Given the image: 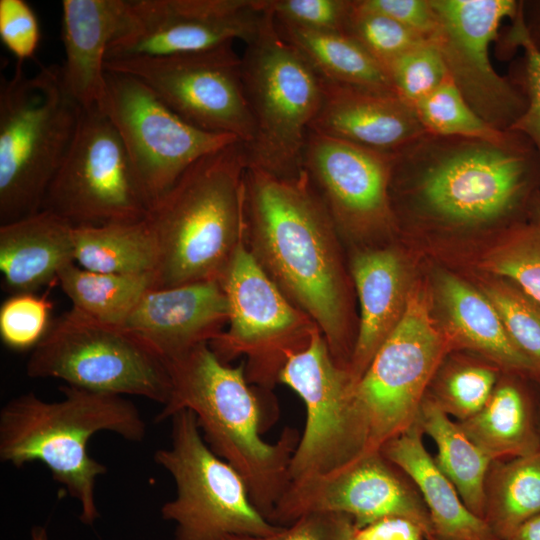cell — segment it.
I'll list each match as a JSON object with an SVG mask.
<instances>
[{
  "instance_id": "cell-3",
  "label": "cell",
  "mask_w": 540,
  "mask_h": 540,
  "mask_svg": "<svg viewBox=\"0 0 540 540\" xmlns=\"http://www.w3.org/2000/svg\"><path fill=\"white\" fill-rule=\"evenodd\" d=\"M539 157L523 135L500 142L425 133L392 153L390 190L452 226L496 223L521 202Z\"/></svg>"
},
{
  "instance_id": "cell-24",
  "label": "cell",
  "mask_w": 540,
  "mask_h": 540,
  "mask_svg": "<svg viewBox=\"0 0 540 540\" xmlns=\"http://www.w3.org/2000/svg\"><path fill=\"white\" fill-rule=\"evenodd\" d=\"M73 227L48 211L0 225V271L3 288L33 293L75 263Z\"/></svg>"
},
{
  "instance_id": "cell-9",
  "label": "cell",
  "mask_w": 540,
  "mask_h": 540,
  "mask_svg": "<svg viewBox=\"0 0 540 540\" xmlns=\"http://www.w3.org/2000/svg\"><path fill=\"white\" fill-rule=\"evenodd\" d=\"M448 341L431 318L425 293L411 287L401 320L352 387L365 454L414 424Z\"/></svg>"
},
{
  "instance_id": "cell-34",
  "label": "cell",
  "mask_w": 540,
  "mask_h": 540,
  "mask_svg": "<svg viewBox=\"0 0 540 540\" xmlns=\"http://www.w3.org/2000/svg\"><path fill=\"white\" fill-rule=\"evenodd\" d=\"M345 33L356 40L385 71L399 56L427 41L392 18L364 8L358 0L352 1Z\"/></svg>"
},
{
  "instance_id": "cell-42",
  "label": "cell",
  "mask_w": 540,
  "mask_h": 540,
  "mask_svg": "<svg viewBox=\"0 0 540 540\" xmlns=\"http://www.w3.org/2000/svg\"><path fill=\"white\" fill-rule=\"evenodd\" d=\"M354 520L342 513H310L263 536L231 535L224 540H349Z\"/></svg>"
},
{
  "instance_id": "cell-41",
  "label": "cell",
  "mask_w": 540,
  "mask_h": 540,
  "mask_svg": "<svg viewBox=\"0 0 540 540\" xmlns=\"http://www.w3.org/2000/svg\"><path fill=\"white\" fill-rule=\"evenodd\" d=\"M510 39L520 45L526 58L527 106L522 116L509 129L526 137L533 145L540 160V48L529 33L523 4L513 19Z\"/></svg>"
},
{
  "instance_id": "cell-25",
  "label": "cell",
  "mask_w": 540,
  "mask_h": 540,
  "mask_svg": "<svg viewBox=\"0 0 540 540\" xmlns=\"http://www.w3.org/2000/svg\"><path fill=\"white\" fill-rule=\"evenodd\" d=\"M414 422L382 446V454L414 484L428 510L435 540H497L487 524L463 503L423 443Z\"/></svg>"
},
{
  "instance_id": "cell-19",
  "label": "cell",
  "mask_w": 540,
  "mask_h": 540,
  "mask_svg": "<svg viewBox=\"0 0 540 540\" xmlns=\"http://www.w3.org/2000/svg\"><path fill=\"white\" fill-rule=\"evenodd\" d=\"M261 0H132L129 31L108 48L106 61L206 50L257 33Z\"/></svg>"
},
{
  "instance_id": "cell-31",
  "label": "cell",
  "mask_w": 540,
  "mask_h": 540,
  "mask_svg": "<svg viewBox=\"0 0 540 540\" xmlns=\"http://www.w3.org/2000/svg\"><path fill=\"white\" fill-rule=\"evenodd\" d=\"M538 514L540 450L493 461L485 483L483 520L497 540H507L519 526Z\"/></svg>"
},
{
  "instance_id": "cell-35",
  "label": "cell",
  "mask_w": 540,
  "mask_h": 540,
  "mask_svg": "<svg viewBox=\"0 0 540 540\" xmlns=\"http://www.w3.org/2000/svg\"><path fill=\"white\" fill-rule=\"evenodd\" d=\"M483 267L511 279L521 291L540 303V226L510 233L485 256Z\"/></svg>"
},
{
  "instance_id": "cell-22",
  "label": "cell",
  "mask_w": 540,
  "mask_h": 540,
  "mask_svg": "<svg viewBox=\"0 0 540 540\" xmlns=\"http://www.w3.org/2000/svg\"><path fill=\"white\" fill-rule=\"evenodd\" d=\"M61 65L64 85L82 107L100 106L109 46L130 29L131 0H63Z\"/></svg>"
},
{
  "instance_id": "cell-6",
  "label": "cell",
  "mask_w": 540,
  "mask_h": 540,
  "mask_svg": "<svg viewBox=\"0 0 540 540\" xmlns=\"http://www.w3.org/2000/svg\"><path fill=\"white\" fill-rule=\"evenodd\" d=\"M82 107L61 66L27 76L18 62L0 82V225L42 210L47 190L75 136Z\"/></svg>"
},
{
  "instance_id": "cell-37",
  "label": "cell",
  "mask_w": 540,
  "mask_h": 540,
  "mask_svg": "<svg viewBox=\"0 0 540 540\" xmlns=\"http://www.w3.org/2000/svg\"><path fill=\"white\" fill-rule=\"evenodd\" d=\"M484 295L497 310L514 343L540 367V303L500 281L488 284Z\"/></svg>"
},
{
  "instance_id": "cell-16",
  "label": "cell",
  "mask_w": 540,
  "mask_h": 540,
  "mask_svg": "<svg viewBox=\"0 0 540 540\" xmlns=\"http://www.w3.org/2000/svg\"><path fill=\"white\" fill-rule=\"evenodd\" d=\"M437 18L431 39L448 75L476 114L507 132L522 116L526 96L492 66L489 48L505 18L516 17L514 0H430Z\"/></svg>"
},
{
  "instance_id": "cell-23",
  "label": "cell",
  "mask_w": 540,
  "mask_h": 540,
  "mask_svg": "<svg viewBox=\"0 0 540 540\" xmlns=\"http://www.w3.org/2000/svg\"><path fill=\"white\" fill-rule=\"evenodd\" d=\"M348 264L360 304L357 336L348 367L355 383L401 320L411 287L404 259L395 248H355Z\"/></svg>"
},
{
  "instance_id": "cell-33",
  "label": "cell",
  "mask_w": 540,
  "mask_h": 540,
  "mask_svg": "<svg viewBox=\"0 0 540 540\" xmlns=\"http://www.w3.org/2000/svg\"><path fill=\"white\" fill-rule=\"evenodd\" d=\"M427 133L500 142L510 131L502 132L485 122L470 107L448 77L437 89L414 104Z\"/></svg>"
},
{
  "instance_id": "cell-13",
  "label": "cell",
  "mask_w": 540,
  "mask_h": 540,
  "mask_svg": "<svg viewBox=\"0 0 540 540\" xmlns=\"http://www.w3.org/2000/svg\"><path fill=\"white\" fill-rule=\"evenodd\" d=\"M232 43L183 54L107 60L105 71L137 78L189 124L248 145L255 124L244 89L242 57Z\"/></svg>"
},
{
  "instance_id": "cell-27",
  "label": "cell",
  "mask_w": 540,
  "mask_h": 540,
  "mask_svg": "<svg viewBox=\"0 0 540 540\" xmlns=\"http://www.w3.org/2000/svg\"><path fill=\"white\" fill-rule=\"evenodd\" d=\"M457 423L492 462L540 450L531 406L523 392L509 382L497 384L476 414Z\"/></svg>"
},
{
  "instance_id": "cell-2",
  "label": "cell",
  "mask_w": 540,
  "mask_h": 540,
  "mask_svg": "<svg viewBox=\"0 0 540 540\" xmlns=\"http://www.w3.org/2000/svg\"><path fill=\"white\" fill-rule=\"evenodd\" d=\"M165 363L171 391L155 421L190 410L204 441L239 473L253 505L269 521L290 484L289 469L299 432L286 427L277 442L264 441L258 387L248 382L244 362L238 366L222 362L209 343Z\"/></svg>"
},
{
  "instance_id": "cell-17",
  "label": "cell",
  "mask_w": 540,
  "mask_h": 540,
  "mask_svg": "<svg viewBox=\"0 0 540 540\" xmlns=\"http://www.w3.org/2000/svg\"><path fill=\"white\" fill-rule=\"evenodd\" d=\"M310 513L346 514L357 529L401 517L418 525L428 540H435L418 490L380 450L363 454L332 473L291 482L269 521L288 526Z\"/></svg>"
},
{
  "instance_id": "cell-18",
  "label": "cell",
  "mask_w": 540,
  "mask_h": 540,
  "mask_svg": "<svg viewBox=\"0 0 540 540\" xmlns=\"http://www.w3.org/2000/svg\"><path fill=\"white\" fill-rule=\"evenodd\" d=\"M303 167L342 241L366 240L392 230V153L309 131Z\"/></svg>"
},
{
  "instance_id": "cell-43",
  "label": "cell",
  "mask_w": 540,
  "mask_h": 540,
  "mask_svg": "<svg viewBox=\"0 0 540 540\" xmlns=\"http://www.w3.org/2000/svg\"><path fill=\"white\" fill-rule=\"evenodd\" d=\"M0 38L18 62L32 58L39 45L37 16L24 0H0Z\"/></svg>"
},
{
  "instance_id": "cell-12",
  "label": "cell",
  "mask_w": 540,
  "mask_h": 540,
  "mask_svg": "<svg viewBox=\"0 0 540 540\" xmlns=\"http://www.w3.org/2000/svg\"><path fill=\"white\" fill-rule=\"evenodd\" d=\"M72 226L134 223L150 205L116 128L98 107L82 108L70 149L44 199Z\"/></svg>"
},
{
  "instance_id": "cell-32",
  "label": "cell",
  "mask_w": 540,
  "mask_h": 540,
  "mask_svg": "<svg viewBox=\"0 0 540 540\" xmlns=\"http://www.w3.org/2000/svg\"><path fill=\"white\" fill-rule=\"evenodd\" d=\"M72 309L103 324L122 326L142 296L152 288V276L94 272L75 263L58 274Z\"/></svg>"
},
{
  "instance_id": "cell-30",
  "label": "cell",
  "mask_w": 540,
  "mask_h": 540,
  "mask_svg": "<svg viewBox=\"0 0 540 540\" xmlns=\"http://www.w3.org/2000/svg\"><path fill=\"white\" fill-rule=\"evenodd\" d=\"M275 24L280 35L303 54L321 78L395 92L384 68L346 33L313 31L277 21Z\"/></svg>"
},
{
  "instance_id": "cell-29",
  "label": "cell",
  "mask_w": 540,
  "mask_h": 540,
  "mask_svg": "<svg viewBox=\"0 0 540 540\" xmlns=\"http://www.w3.org/2000/svg\"><path fill=\"white\" fill-rule=\"evenodd\" d=\"M74 258L80 267L100 273L149 275L157 247L146 220L73 227Z\"/></svg>"
},
{
  "instance_id": "cell-11",
  "label": "cell",
  "mask_w": 540,
  "mask_h": 540,
  "mask_svg": "<svg viewBox=\"0 0 540 540\" xmlns=\"http://www.w3.org/2000/svg\"><path fill=\"white\" fill-rule=\"evenodd\" d=\"M228 304L225 329L210 343L224 363L244 357L248 382L270 392L288 359L318 329L274 284L243 243L220 280Z\"/></svg>"
},
{
  "instance_id": "cell-4",
  "label": "cell",
  "mask_w": 540,
  "mask_h": 540,
  "mask_svg": "<svg viewBox=\"0 0 540 540\" xmlns=\"http://www.w3.org/2000/svg\"><path fill=\"white\" fill-rule=\"evenodd\" d=\"M247 167L245 144L236 141L193 163L151 207L152 288L220 282L245 243Z\"/></svg>"
},
{
  "instance_id": "cell-46",
  "label": "cell",
  "mask_w": 540,
  "mask_h": 540,
  "mask_svg": "<svg viewBox=\"0 0 540 540\" xmlns=\"http://www.w3.org/2000/svg\"><path fill=\"white\" fill-rule=\"evenodd\" d=\"M507 540H540V514L524 522Z\"/></svg>"
},
{
  "instance_id": "cell-44",
  "label": "cell",
  "mask_w": 540,
  "mask_h": 540,
  "mask_svg": "<svg viewBox=\"0 0 540 540\" xmlns=\"http://www.w3.org/2000/svg\"><path fill=\"white\" fill-rule=\"evenodd\" d=\"M366 9L386 15L430 40L437 18L430 0H358Z\"/></svg>"
},
{
  "instance_id": "cell-8",
  "label": "cell",
  "mask_w": 540,
  "mask_h": 540,
  "mask_svg": "<svg viewBox=\"0 0 540 540\" xmlns=\"http://www.w3.org/2000/svg\"><path fill=\"white\" fill-rule=\"evenodd\" d=\"M32 378H55L93 392L140 396L164 406L165 360L121 326L71 309L53 321L26 364Z\"/></svg>"
},
{
  "instance_id": "cell-26",
  "label": "cell",
  "mask_w": 540,
  "mask_h": 540,
  "mask_svg": "<svg viewBox=\"0 0 540 540\" xmlns=\"http://www.w3.org/2000/svg\"><path fill=\"white\" fill-rule=\"evenodd\" d=\"M439 295L456 341L509 369L540 371V367L509 336L490 300L448 273L439 277Z\"/></svg>"
},
{
  "instance_id": "cell-40",
  "label": "cell",
  "mask_w": 540,
  "mask_h": 540,
  "mask_svg": "<svg viewBox=\"0 0 540 540\" xmlns=\"http://www.w3.org/2000/svg\"><path fill=\"white\" fill-rule=\"evenodd\" d=\"M263 9L281 24L320 32L345 33L352 1L263 0Z\"/></svg>"
},
{
  "instance_id": "cell-45",
  "label": "cell",
  "mask_w": 540,
  "mask_h": 540,
  "mask_svg": "<svg viewBox=\"0 0 540 540\" xmlns=\"http://www.w3.org/2000/svg\"><path fill=\"white\" fill-rule=\"evenodd\" d=\"M349 540H428V538L414 522L401 517H389L356 528Z\"/></svg>"
},
{
  "instance_id": "cell-47",
  "label": "cell",
  "mask_w": 540,
  "mask_h": 540,
  "mask_svg": "<svg viewBox=\"0 0 540 540\" xmlns=\"http://www.w3.org/2000/svg\"><path fill=\"white\" fill-rule=\"evenodd\" d=\"M31 540H49L47 529L43 526H34L31 529Z\"/></svg>"
},
{
  "instance_id": "cell-14",
  "label": "cell",
  "mask_w": 540,
  "mask_h": 540,
  "mask_svg": "<svg viewBox=\"0 0 540 540\" xmlns=\"http://www.w3.org/2000/svg\"><path fill=\"white\" fill-rule=\"evenodd\" d=\"M105 76L99 108L119 133L150 209L193 163L240 141L189 124L133 76L112 71Z\"/></svg>"
},
{
  "instance_id": "cell-1",
  "label": "cell",
  "mask_w": 540,
  "mask_h": 540,
  "mask_svg": "<svg viewBox=\"0 0 540 540\" xmlns=\"http://www.w3.org/2000/svg\"><path fill=\"white\" fill-rule=\"evenodd\" d=\"M244 185L248 250L348 369L357 336L354 285L342 240L306 169L280 177L248 166Z\"/></svg>"
},
{
  "instance_id": "cell-20",
  "label": "cell",
  "mask_w": 540,
  "mask_h": 540,
  "mask_svg": "<svg viewBox=\"0 0 540 540\" xmlns=\"http://www.w3.org/2000/svg\"><path fill=\"white\" fill-rule=\"evenodd\" d=\"M228 322V304L218 281L150 288L122 324L164 360L211 343Z\"/></svg>"
},
{
  "instance_id": "cell-38",
  "label": "cell",
  "mask_w": 540,
  "mask_h": 540,
  "mask_svg": "<svg viewBox=\"0 0 540 540\" xmlns=\"http://www.w3.org/2000/svg\"><path fill=\"white\" fill-rule=\"evenodd\" d=\"M386 72L395 92L413 107L449 77L439 50L429 40L399 56Z\"/></svg>"
},
{
  "instance_id": "cell-15",
  "label": "cell",
  "mask_w": 540,
  "mask_h": 540,
  "mask_svg": "<svg viewBox=\"0 0 540 540\" xmlns=\"http://www.w3.org/2000/svg\"><path fill=\"white\" fill-rule=\"evenodd\" d=\"M304 402L306 422L293 454L290 483L332 473L365 454L353 410L354 381L334 360L321 331L292 355L279 376Z\"/></svg>"
},
{
  "instance_id": "cell-28",
  "label": "cell",
  "mask_w": 540,
  "mask_h": 540,
  "mask_svg": "<svg viewBox=\"0 0 540 540\" xmlns=\"http://www.w3.org/2000/svg\"><path fill=\"white\" fill-rule=\"evenodd\" d=\"M416 421L436 445L434 460L438 467L453 483L465 506L483 520L485 483L492 461L427 395Z\"/></svg>"
},
{
  "instance_id": "cell-21",
  "label": "cell",
  "mask_w": 540,
  "mask_h": 540,
  "mask_svg": "<svg viewBox=\"0 0 540 540\" xmlns=\"http://www.w3.org/2000/svg\"><path fill=\"white\" fill-rule=\"evenodd\" d=\"M322 84V103L310 131L385 153L426 133L414 107L394 91L323 78Z\"/></svg>"
},
{
  "instance_id": "cell-36",
  "label": "cell",
  "mask_w": 540,
  "mask_h": 540,
  "mask_svg": "<svg viewBox=\"0 0 540 540\" xmlns=\"http://www.w3.org/2000/svg\"><path fill=\"white\" fill-rule=\"evenodd\" d=\"M497 386L496 370L480 364H458L444 372L433 396L448 416L464 421L476 414Z\"/></svg>"
},
{
  "instance_id": "cell-39",
  "label": "cell",
  "mask_w": 540,
  "mask_h": 540,
  "mask_svg": "<svg viewBox=\"0 0 540 540\" xmlns=\"http://www.w3.org/2000/svg\"><path fill=\"white\" fill-rule=\"evenodd\" d=\"M50 305L34 293L13 294L0 307V336L13 350L34 348L46 334Z\"/></svg>"
},
{
  "instance_id": "cell-10",
  "label": "cell",
  "mask_w": 540,
  "mask_h": 540,
  "mask_svg": "<svg viewBox=\"0 0 540 540\" xmlns=\"http://www.w3.org/2000/svg\"><path fill=\"white\" fill-rule=\"evenodd\" d=\"M170 419V446L157 450L154 460L176 485L175 498L161 507L162 518L176 525L174 540L263 536L282 527L256 509L243 478L209 448L190 410Z\"/></svg>"
},
{
  "instance_id": "cell-5",
  "label": "cell",
  "mask_w": 540,
  "mask_h": 540,
  "mask_svg": "<svg viewBox=\"0 0 540 540\" xmlns=\"http://www.w3.org/2000/svg\"><path fill=\"white\" fill-rule=\"evenodd\" d=\"M63 399L44 401L34 393L10 399L0 411V459L15 467L39 461L53 479L81 506L80 520L92 525L96 478L107 468L87 451L89 439L101 431L140 442L146 424L137 407L121 395L60 386Z\"/></svg>"
},
{
  "instance_id": "cell-7",
  "label": "cell",
  "mask_w": 540,
  "mask_h": 540,
  "mask_svg": "<svg viewBox=\"0 0 540 540\" xmlns=\"http://www.w3.org/2000/svg\"><path fill=\"white\" fill-rule=\"evenodd\" d=\"M242 56L246 97L255 134L245 145L248 166L288 177L300 172L310 127L323 97L322 78L278 32L265 10Z\"/></svg>"
}]
</instances>
